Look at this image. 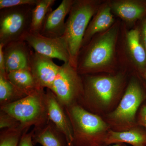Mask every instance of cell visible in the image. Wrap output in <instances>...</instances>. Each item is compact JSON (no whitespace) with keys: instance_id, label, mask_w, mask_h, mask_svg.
<instances>
[{"instance_id":"cell-20","label":"cell","mask_w":146,"mask_h":146,"mask_svg":"<svg viewBox=\"0 0 146 146\" xmlns=\"http://www.w3.org/2000/svg\"><path fill=\"white\" fill-rule=\"evenodd\" d=\"M27 96L9 81L7 74H0V106L12 103Z\"/></svg>"},{"instance_id":"cell-6","label":"cell","mask_w":146,"mask_h":146,"mask_svg":"<svg viewBox=\"0 0 146 146\" xmlns=\"http://www.w3.org/2000/svg\"><path fill=\"white\" fill-rule=\"evenodd\" d=\"M16 119L24 127H38L49 121L46 91L39 89L21 99L0 107Z\"/></svg>"},{"instance_id":"cell-11","label":"cell","mask_w":146,"mask_h":146,"mask_svg":"<svg viewBox=\"0 0 146 146\" xmlns=\"http://www.w3.org/2000/svg\"><path fill=\"white\" fill-rule=\"evenodd\" d=\"M33 51L25 40L10 42L3 46V51L7 74L19 70H30L31 56Z\"/></svg>"},{"instance_id":"cell-8","label":"cell","mask_w":146,"mask_h":146,"mask_svg":"<svg viewBox=\"0 0 146 146\" xmlns=\"http://www.w3.org/2000/svg\"><path fill=\"white\" fill-rule=\"evenodd\" d=\"M50 90L65 108L79 104L84 91L82 76L70 63H64Z\"/></svg>"},{"instance_id":"cell-23","label":"cell","mask_w":146,"mask_h":146,"mask_svg":"<svg viewBox=\"0 0 146 146\" xmlns=\"http://www.w3.org/2000/svg\"><path fill=\"white\" fill-rule=\"evenodd\" d=\"M22 125L13 117L7 113L0 110V128L1 130L5 129L15 128Z\"/></svg>"},{"instance_id":"cell-9","label":"cell","mask_w":146,"mask_h":146,"mask_svg":"<svg viewBox=\"0 0 146 146\" xmlns=\"http://www.w3.org/2000/svg\"><path fill=\"white\" fill-rule=\"evenodd\" d=\"M24 40L33 50L42 55L51 58H56L64 63H70V56L65 40L60 38H49L39 33H30Z\"/></svg>"},{"instance_id":"cell-28","label":"cell","mask_w":146,"mask_h":146,"mask_svg":"<svg viewBox=\"0 0 146 146\" xmlns=\"http://www.w3.org/2000/svg\"><path fill=\"white\" fill-rule=\"evenodd\" d=\"M141 39L146 50V16L143 18L141 30H140Z\"/></svg>"},{"instance_id":"cell-17","label":"cell","mask_w":146,"mask_h":146,"mask_svg":"<svg viewBox=\"0 0 146 146\" xmlns=\"http://www.w3.org/2000/svg\"><path fill=\"white\" fill-rule=\"evenodd\" d=\"M110 6L112 11L129 23L143 19L146 16V1H118Z\"/></svg>"},{"instance_id":"cell-1","label":"cell","mask_w":146,"mask_h":146,"mask_svg":"<svg viewBox=\"0 0 146 146\" xmlns=\"http://www.w3.org/2000/svg\"><path fill=\"white\" fill-rule=\"evenodd\" d=\"M81 76L84 91L79 104L87 111L101 117L117 108L129 81L124 72Z\"/></svg>"},{"instance_id":"cell-3","label":"cell","mask_w":146,"mask_h":146,"mask_svg":"<svg viewBox=\"0 0 146 146\" xmlns=\"http://www.w3.org/2000/svg\"><path fill=\"white\" fill-rule=\"evenodd\" d=\"M65 108L72 128L74 146L104 145L110 129L102 117L87 111L79 104Z\"/></svg>"},{"instance_id":"cell-12","label":"cell","mask_w":146,"mask_h":146,"mask_svg":"<svg viewBox=\"0 0 146 146\" xmlns=\"http://www.w3.org/2000/svg\"><path fill=\"white\" fill-rule=\"evenodd\" d=\"M74 1L63 0L54 10L52 9L47 13L43 23L40 34L49 38H60L65 30V18L69 14Z\"/></svg>"},{"instance_id":"cell-4","label":"cell","mask_w":146,"mask_h":146,"mask_svg":"<svg viewBox=\"0 0 146 146\" xmlns=\"http://www.w3.org/2000/svg\"><path fill=\"white\" fill-rule=\"evenodd\" d=\"M115 26L104 32L86 46L78 59L77 70L80 74H93L107 72L113 57L118 35Z\"/></svg>"},{"instance_id":"cell-21","label":"cell","mask_w":146,"mask_h":146,"mask_svg":"<svg viewBox=\"0 0 146 146\" xmlns=\"http://www.w3.org/2000/svg\"><path fill=\"white\" fill-rule=\"evenodd\" d=\"M55 0H38L32 11L30 33H39L47 13Z\"/></svg>"},{"instance_id":"cell-14","label":"cell","mask_w":146,"mask_h":146,"mask_svg":"<svg viewBox=\"0 0 146 146\" xmlns=\"http://www.w3.org/2000/svg\"><path fill=\"white\" fill-rule=\"evenodd\" d=\"M33 141L35 145L39 144L42 146H69L66 137L49 121L38 127H34Z\"/></svg>"},{"instance_id":"cell-24","label":"cell","mask_w":146,"mask_h":146,"mask_svg":"<svg viewBox=\"0 0 146 146\" xmlns=\"http://www.w3.org/2000/svg\"><path fill=\"white\" fill-rule=\"evenodd\" d=\"M38 0H0V9L26 5H35Z\"/></svg>"},{"instance_id":"cell-16","label":"cell","mask_w":146,"mask_h":146,"mask_svg":"<svg viewBox=\"0 0 146 146\" xmlns=\"http://www.w3.org/2000/svg\"><path fill=\"white\" fill-rule=\"evenodd\" d=\"M126 42L131 57L141 76L146 71V50L141 39L139 29L131 30L126 35Z\"/></svg>"},{"instance_id":"cell-27","label":"cell","mask_w":146,"mask_h":146,"mask_svg":"<svg viewBox=\"0 0 146 146\" xmlns=\"http://www.w3.org/2000/svg\"><path fill=\"white\" fill-rule=\"evenodd\" d=\"M3 46L4 45L2 44H0V74H7L5 70L3 51Z\"/></svg>"},{"instance_id":"cell-2","label":"cell","mask_w":146,"mask_h":146,"mask_svg":"<svg viewBox=\"0 0 146 146\" xmlns=\"http://www.w3.org/2000/svg\"><path fill=\"white\" fill-rule=\"evenodd\" d=\"M146 100V84L141 76L133 75L129 80L125 92L117 108L102 117L110 130L126 131L138 125L137 113Z\"/></svg>"},{"instance_id":"cell-10","label":"cell","mask_w":146,"mask_h":146,"mask_svg":"<svg viewBox=\"0 0 146 146\" xmlns=\"http://www.w3.org/2000/svg\"><path fill=\"white\" fill-rule=\"evenodd\" d=\"M60 66L53 62L52 58L33 51L30 58V70L37 85L41 89H50Z\"/></svg>"},{"instance_id":"cell-22","label":"cell","mask_w":146,"mask_h":146,"mask_svg":"<svg viewBox=\"0 0 146 146\" xmlns=\"http://www.w3.org/2000/svg\"><path fill=\"white\" fill-rule=\"evenodd\" d=\"M29 129L23 125L15 128L2 129L0 133V146H18L23 134Z\"/></svg>"},{"instance_id":"cell-30","label":"cell","mask_w":146,"mask_h":146,"mask_svg":"<svg viewBox=\"0 0 146 146\" xmlns=\"http://www.w3.org/2000/svg\"><path fill=\"white\" fill-rule=\"evenodd\" d=\"M141 78L143 79V80L146 84V71L145 73L141 76Z\"/></svg>"},{"instance_id":"cell-18","label":"cell","mask_w":146,"mask_h":146,"mask_svg":"<svg viewBox=\"0 0 146 146\" xmlns=\"http://www.w3.org/2000/svg\"><path fill=\"white\" fill-rule=\"evenodd\" d=\"M114 22L111 7L104 6L98 11L89 23L84 37L82 47L86 46L95 35L110 28Z\"/></svg>"},{"instance_id":"cell-25","label":"cell","mask_w":146,"mask_h":146,"mask_svg":"<svg viewBox=\"0 0 146 146\" xmlns=\"http://www.w3.org/2000/svg\"><path fill=\"white\" fill-rule=\"evenodd\" d=\"M137 124L146 129V100L141 105L136 117Z\"/></svg>"},{"instance_id":"cell-26","label":"cell","mask_w":146,"mask_h":146,"mask_svg":"<svg viewBox=\"0 0 146 146\" xmlns=\"http://www.w3.org/2000/svg\"><path fill=\"white\" fill-rule=\"evenodd\" d=\"M33 129L29 132L24 133L21 137L18 146H35L33 141Z\"/></svg>"},{"instance_id":"cell-5","label":"cell","mask_w":146,"mask_h":146,"mask_svg":"<svg viewBox=\"0 0 146 146\" xmlns=\"http://www.w3.org/2000/svg\"><path fill=\"white\" fill-rule=\"evenodd\" d=\"M97 5L94 1H74L65 23V32L61 36L65 40L70 56V63L76 68L84 35Z\"/></svg>"},{"instance_id":"cell-7","label":"cell","mask_w":146,"mask_h":146,"mask_svg":"<svg viewBox=\"0 0 146 146\" xmlns=\"http://www.w3.org/2000/svg\"><path fill=\"white\" fill-rule=\"evenodd\" d=\"M35 5H26L1 9L0 44L24 40L30 32L32 13Z\"/></svg>"},{"instance_id":"cell-15","label":"cell","mask_w":146,"mask_h":146,"mask_svg":"<svg viewBox=\"0 0 146 146\" xmlns=\"http://www.w3.org/2000/svg\"><path fill=\"white\" fill-rule=\"evenodd\" d=\"M127 143L133 146H146V129L138 125L126 131H109L105 141V145Z\"/></svg>"},{"instance_id":"cell-19","label":"cell","mask_w":146,"mask_h":146,"mask_svg":"<svg viewBox=\"0 0 146 146\" xmlns=\"http://www.w3.org/2000/svg\"><path fill=\"white\" fill-rule=\"evenodd\" d=\"M12 84L26 95H30L39 89L30 70H22L10 72L7 74Z\"/></svg>"},{"instance_id":"cell-13","label":"cell","mask_w":146,"mask_h":146,"mask_svg":"<svg viewBox=\"0 0 146 146\" xmlns=\"http://www.w3.org/2000/svg\"><path fill=\"white\" fill-rule=\"evenodd\" d=\"M46 93L49 120L65 135L69 146H74L72 128L65 108L50 89H47Z\"/></svg>"},{"instance_id":"cell-29","label":"cell","mask_w":146,"mask_h":146,"mask_svg":"<svg viewBox=\"0 0 146 146\" xmlns=\"http://www.w3.org/2000/svg\"><path fill=\"white\" fill-rule=\"evenodd\" d=\"M99 146H127L126 145H125V143H117V144H114V145H101Z\"/></svg>"}]
</instances>
